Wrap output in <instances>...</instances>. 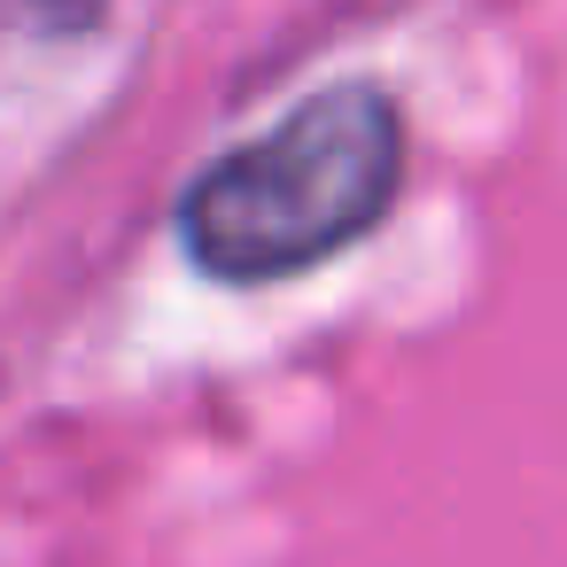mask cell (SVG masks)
<instances>
[{
	"label": "cell",
	"mask_w": 567,
	"mask_h": 567,
	"mask_svg": "<svg viewBox=\"0 0 567 567\" xmlns=\"http://www.w3.org/2000/svg\"><path fill=\"white\" fill-rule=\"evenodd\" d=\"M404 179V117L381 79H327L272 133L179 187V249L210 280H288L373 234Z\"/></svg>",
	"instance_id": "cell-1"
}]
</instances>
